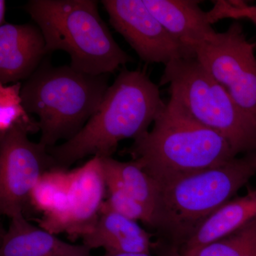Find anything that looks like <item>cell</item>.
Returning a JSON list of instances; mask_svg holds the SVG:
<instances>
[{
  "label": "cell",
  "mask_w": 256,
  "mask_h": 256,
  "mask_svg": "<svg viewBox=\"0 0 256 256\" xmlns=\"http://www.w3.org/2000/svg\"><path fill=\"white\" fill-rule=\"evenodd\" d=\"M46 54V42L38 26L32 24L0 26V84L28 80Z\"/></svg>",
  "instance_id": "11"
},
{
  "label": "cell",
  "mask_w": 256,
  "mask_h": 256,
  "mask_svg": "<svg viewBox=\"0 0 256 256\" xmlns=\"http://www.w3.org/2000/svg\"><path fill=\"white\" fill-rule=\"evenodd\" d=\"M101 159L104 164L116 173L130 194L150 214L154 228V218L160 198L159 186L156 182L134 160L120 162L111 156Z\"/></svg>",
  "instance_id": "16"
},
{
  "label": "cell",
  "mask_w": 256,
  "mask_h": 256,
  "mask_svg": "<svg viewBox=\"0 0 256 256\" xmlns=\"http://www.w3.org/2000/svg\"><path fill=\"white\" fill-rule=\"evenodd\" d=\"M98 4L96 0H31L24 9L41 30L46 55L64 50L75 70L110 75L133 60L114 41Z\"/></svg>",
  "instance_id": "3"
},
{
  "label": "cell",
  "mask_w": 256,
  "mask_h": 256,
  "mask_svg": "<svg viewBox=\"0 0 256 256\" xmlns=\"http://www.w3.org/2000/svg\"><path fill=\"white\" fill-rule=\"evenodd\" d=\"M256 220V190L227 202L195 232L180 252L191 256L208 244L230 235Z\"/></svg>",
  "instance_id": "15"
},
{
  "label": "cell",
  "mask_w": 256,
  "mask_h": 256,
  "mask_svg": "<svg viewBox=\"0 0 256 256\" xmlns=\"http://www.w3.org/2000/svg\"><path fill=\"white\" fill-rule=\"evenodd\" d=\"M252 163H254V166L256 168V151L252 152Z\"/></svg>",
  "instance_id": "26"
},
{
  "label": "cell",
  "mask_w": 256,
  "mask_h": 256,
  "mask_svg": "<svg viewBox=\"0 0 256 256\" xmlns=\"http://www.w3.org/2000/svg\"><path fill=\"white\" fill-rule=\"evenodd\" d=\"M5 11H6V2L4 0L0 1V23L4 24L5 22Z\"/></svg>",
  "instance_id": "25"
},
{
  "label": "cell",
  "mask_w": 256,
  "mask_h": 256,
  "mask_svg": "<svg viewBox=\"0 0 256 256\" xmlns=\"http://www.w3.org/2000/svg\"><path fill=\"white\" fill-rule=\"evenodd\" d=\"M154 249H158V256H188L180 252V248L172 244L163 246L162 244H154Z\"/></svg>",
  "instance_id": "22"
},
{
  "label": "cell",
  "mask_w": 256,
  "mask_h": 256,
  "mask_svg": "<svg viewBox=\"0 0 256 256\" xmlns=\"http://www.w3.org/2000/svg\"><path fill=\"white\" fill-rule=\"evenodd\" d=\"M165 106L159 87L144 72L124 68L82 130L47 151L57 166L65 169L87 156L108 158L120 141L134 140L148 132Z\"/></svg>",
  "instance_id": "1"
},
{
  "label": "cell",
  "mask_w": 256,
  "mask_h": 256,
  "mask_svg": "<svg viewBox=\"0 0 256 256\" xmlns=\"http://www.w3.org/2000/svg\"><path fill=\"white\" fill-rule=\"evenodd\" d=\"M102 163L107 188L104 205L120 214L136 222L140 220L144 225L153 228L154 223L150 214L130 194L116 173L104 164L102 160Z\"/></svg>",
  "instance_id": "18"
},
{
  "label": "cell",
  "mask_w": 256,
  "mask_h": 256,
  "mask_svg": "<svg viewBox=\"0 0 256 256\" xmlns=\"http://www.w3.org/2000/svg\"><path fill=\"white\" fill-rule=\"evenodd\" d=\"M256 229V220L230 235L202 248L191 256H240Z\"/></svg>",
  "instance_id": "20"
},
{
  "label": "cell",
  "mask_w": 256,
  "mask_h": 256,
  "mask_svg": "<svg viewBox=\"0 0 256 256\" xmlns=\"http://www.w3.org/2000/svg\"><path fill=\"white\" fill-rule=\"evenodd\" d=\"M256 44L247 40L242 24L234 22L215 40L194 48L202 66L228 92L256 124Z\"/></svg>",
  "instance_id": "7"
},
{
  "label": "cell",
  "mask_w": 256,
  "mask_h": 256,
  "mask_svg": "<svg viewBox=\"0 0 256 256\" xmlns=\"http://www.w3.org/2000/svg\"><path fill=\"white\" fill-rule=\"evenodd\" d=\"M160 85H169L170 98L193 118L220 134L236 156L256 151V122L196 58L166 64Z\"/></svg>",
  "instance_id": "6"
},
{
  "label": "cell",
  "mask_w": 256,
  "mask_h": 256,
  "mask_svg": "<svg viewBox=\"0 0 256 256\" xmlns=\"http://www.w3.org/2000/svg\"><path fill=\"white\" fill-rule=\"evenodd\" d=\"M70 172V186L64 210L54 218L37 223L50 234H66L75 242L95 226L106 201L107 188L100 158L94 156Z\"/></svg>",
  "instance_id": "10"
},
{
  "label": "cell",
  "mask_w": 256,
  "mask_h": 256,
  "mask_svg": "<svg viewBox=\"0 0 256 256\" xmlns=\"http://www.w3.org/2000/svg\"><path fill=\"white\" fill-rule=\"evenodd\" d=\"M110 23L146 63L166 64L194 57L158 21L143 0H102Z\"/></svg>",
  "instance_id": "9"
},
{
  "label": "cell",
  "mask_w": 256,
  "mask_h": 256,
  "mask_svg": "<svg viewBox=\"0 0 256 256\" xmlns=\"http://www.w3.org/2000/svg\"><path fill=\"white\" fill-rule=\"evenodd\" d=\"M240 256H256V229L250 242Z\"/></svg>",
  "instance_id": "23"
},
{
  "label": "cell",
  "mask_w": 256,
  "mask_h": 256,
  "mask_svg": "<svg viewBox=\"0 0 256 256\" xmlns=\"http://www.w3.org/2000/svg\"><path fill=\"white\" fill-rule=\"evenodd\" d=\"M22 84H0V136H2L16 124L28 126L36 133L40 130L38 122L30 117L25 110L21 97Z\"/></svg>",
  "instance_id": "19"
},
{
  "label": "cell",
  "mask_w": 256,
  "mask_h": 256,
  "mask_svg": "<svg viewBox=\"0 0 256 256\" xmlns=\"http://www.w3.org/2000/svg\"><path fill=\"white\" fill-rule=\"evenodd\" d=\"M152 237V234L137 222L110 210L104 203L95 226L82 240L90 250L102 248L106 252L151 254L154 246Z\"/></svg>",
  "instance_id": "14"
},
{
  "label": "cell",
  "mask_w": 256,
  "mask_h": 256,
  "mask_svg": "<svg viewBox=\"0 0 256 256\" xmlns=\"http://www.w3.org/2000/svg\"><path fill=\"white\" fill-rule=\"evenodd\" d=\"M158 185L236 158L220 134L203 126L170 98L151 131L124 151Z\"/></svg>",
  "instance_id": "2"
},
{
  "label": "cell",
  "mask_w": 256,
  "mask_h": 256,
  "mask_svg": "<svg viewBox=\"0 0 256 256\" xmlns=\"http://www.w3.org/2000/svg\"><path fill=\"white\" fill-rule=\"evenodd\" d=\"M108 79V74L90 75L70 66H54L44 58L21 90L25 110L40 118V142L48 148L76 136L98 108Z\"/></svg>",
  "instance_id": "4"
},
{
  "label": "cell",
  "mask_w": 256,
  "mask_h": 256,
  "mask_svg": "<svg viewBox=\"0 0 256 256\" xmlns=\"http://www.w3.org/2000/svg\"><path fill=\"white\" fill-rule=\"evenodd\" d=\"M70 172L56 168L44 173L30 196V206L42 214V220L53 218L64 210L70 186Z\"/></svg>",
  "instance_id": "17"
},
{
  "label": "cell",
  "mask_w": 256,
  "mask_h": 256,
  "mask_svg": "<svg viewBox=\"0 0 256 256\" xmlns=\"http://www.w3.org/2000/svg\"><path fill=\"white\" fill-rule=\"evenodd\" d=\"M33 130L16 124L0 136V212L12 218L24 214L44 173L56 168L46 146L32 142Z\"/></svg>",
  "instance_id": "8"
},
{
  "label": "cell",
  "mask_w": 256,
  "mask_h": 256,
  "mask_svg": "<svg viewBox=\"0 0 256 256\" xmlns=\"http://www.w3.org/2000/svg\"><path fill=\"white\" fill-rule=\"evenodd\" d=\"M144 4L175 40L193 54L194 48L213 41L218 32L208 12L193 0H143Z\"/></svg>",
  "instance_id": "12"
},
{
  "label": "cell",
  "mask_w": 256,
  "mask_h": 256,
  "mask_svg": "<svg viewBox=\"0 0 256 256\" xmlns=\"http://www.w3.org/2000/svg\"><path fill=\"white\" fill-rule=\"evenodd\" d=\"M248 20H250V21H252L256 26V16H250V18H248ZM255 44L256 46V42H255Z\"/></svg>",
  "instance_id": "27"
},
{
  "label": "cell",
  "mask_w": 256,
  "mask_h": 256,
  "mask_svg": "<svg viewBox=\"0 0 256 256\" xmlns=\"http://www.w3.org/2000/svg\"><path fill=\"white\" fill-rule=\"evenodd\" d=\"M101 256H153L152 254L138 252V254H124V252H106Z\"/></svg>",
  "instance_id": "24"
},
{
  "label": "cell",
  "mask_w": 256,
  "mask_h": 256,
  "mask_svg": "<svg viewBox=\"0 0 256 256\" xmlns=\"http://www.w3.org/2000/svg\"><path fill=\"white\" fill-rule=\"evenodd\" d=\"M210 22L224 18H248L256 16V5H248L240 1H216L214 6L208 12Z\"/></svg>",
  "instance_id": "21"
},
{
  "label": "cell",
  "mask_w": 256,
  "mask_h": 256,
  "mask_svg": "<svg viewBox=\"0 0 256 256\" xmlns=\"http://www.w3.org/2000/svg\"><path fill=\"white\" fill-rule=\"evenodd\" d=\"M256 174L252 153L158 185L154 229L181 248Z\"/></svg>",
  "instance_id": "5"
},
{
  "label": "cell",
  "mask_w": 256,
  "mask_h": 256,
  "mask_svg": "<svg viewBox=\"0 0 256 256\" xmlns=\"http://www.w3.org/2000/svg\"><path fill=\"white\" fill-rule=\"evenodd\" d=\"M3 233L0 256H90L85 245L69 244L45 229L32 225L24 214L10 218Z\"/></svg>",
  "instance_id": "13"
}]
</instances>
